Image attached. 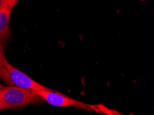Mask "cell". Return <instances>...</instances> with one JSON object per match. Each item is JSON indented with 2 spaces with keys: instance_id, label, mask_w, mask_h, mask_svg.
Returning a JSON list of instances; mask_svg holds the SVG:
<instances>
[{
  "instance_id": "3",
  "label": "cell",
  "mask_w": 154,
  "mask_h": 115,
  "mask_svg": "<svg viewBox=\"0 0 154 115\" xmlns=\"http://www.w3.org/2000/svg\"><path fill=\"white\" fill-rule=\"evenodd\" d=\"M11 11L8 6L0 2V48L2 49H3V44L11 37L9 20Z\"/></svg>"
},
{
  "instance_id": "6",
  "label": "cell",
  "mask_w": 154,
  "mask_h": 115,
  "mask_svg": "<svg viewBox=\"0 0 154 115\" xmlns=\"http://www.w3.org/2000/svg\"><path fill=\"white\" fill-rule=\"evenodd\" d=\"M109 111H110V110H109ZM112 112H113V113H112V112H111V114H113V115H122V114H119L118 112H116V111H113V110H111Z\"/></svg>"
},
{
  "instance_id": "1",
  "label": "cell",
  "mask_w": 154,
  "mask_h": 115,
  "mask_svg": "<svg viewBox=\"0 0 154 115\" xmlns=\"http://www.w3.org/2000/svg\"><path fill=\"white\" fill-rule=\"evenodd\" d=\"M0 98L8 108L24 107L44 101L35 91L11 86L0 89Z\"/></svg>"
},
{
  "instance_id": "4",
  "label": "cell",
  "mask_w": 154,
  "mask_h": 115,
  "mask_svg": "<svg viewBox=\"0 0 154 115\" xmlns=\"http://www.w3.org/2000/svg\"><path fill=\"white\" fill-rule=\"evenodd\" d=\"M18 1L19 0H3L2 2H3L4 4H6V5L12 10L13 7L15 6L16 3H17Z\"/></svg>"
},
{
  "instance_id": "5",
  "label": "cell",
  "mask_w": 154,
  "mask_h": 115,
  "mask_svg": "<svg viewBox=\"0 0 154 115\" xmlns=\"http://www.w3.org/2000/svg\"><path fill=\"white\" fill-rule=\"evenodd\" d=\"M4 109H8V107H7L6 105L4 104V103L2 101V100L0 98V111L2 110H4Z\"/></svg>"
},
{
  "instance_id": "2",
  "label": "cell",
  "mask_w": 154,
  "mask_h": 115,
  "mask_svg": "<svg viewBox=\"0 0 154 115\" xmlns=\"http://www.w3.org/2000/svg\"><path fill=\"white\" fill-rule=\"evenodd\" d=\"M35 92L39 96H40L44 101L53 106L61 107H73L87 110L89 112H91L93 110H94V105L80 101L75 98L63 95L57 91L48 89V90L35 91Z\"/></svg>"
},
{
  "instance_id": "9",
  "label": "cell",
  "mask_w": 154,
  "mask_h": 115,
  "mask_svg": "<svg viewBox=\"0 0 154 115\" xmlns=\"http://www.w3.org/2000/svg\"><path fill=\"white\" fill-rule=\"evenodd\" d=\"M0 89H1V88H0Z\"/></svg>"
},
{
  "instance_id": "8",
  "label": "cell",
  "mask_w": 154,
  "mask_h": 115,
  "mask_svg": "<svg viewBox=\"0 0 154 115\" xmlns=\"http://www.w3.org/2000/svg\"><path fill=\"white\" fill-rule=\"evenodd\" d=\"M2 1V0H0V2H1Z\"/></svg>"
},
{
  "instance_id": "7",
  "label": "cell",
  "mask_w": 154,
  "mask_h": 115,
  "mask_svg": "<svg viewBox=\"0 0 154 115\" xmlns=\"http://www.w3.org/2000/svg\"><path fill=\"white\" fill-rule=\"evenodd\" d=\"M4 86H3L2 85L1 83H0V88H4Z\"/></svg>"
}]
</instances>
